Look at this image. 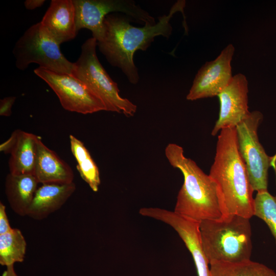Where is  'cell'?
I'll return each instance as SVG.
<instances>
[{"instance_id": "13", "label": "cell", "mask_w": 276, "mask_h": 276, "mask_svg": "<svg viewBox=\"0 0 276 276\" xmlns=\"http://www.w3.org/2000/svg\"><path fill=\"white\" fill-rule=\"evenodd\" d=\"M34 176L42 184H69L73 182L74 177L71 167L47 147L40 137L37 142Z\"/></svg>"}, {"instance_id": "21", "label": "cell", "mask_w": 276, "mask_h": 276, "mask_svg": "<svg viewBox=\"0 0 276 276\" xmlns=\"http://www.w3.org/2000/svg\"><path fill=\"white\" fill-rule=\"evenodd\" d=\"M14 96L6 97L0 101V115L9 117L11 114V108L15 101Z\"/></svg>"}, {"instance_id": "20", "label": "cell", "mask_w": 276, "mask_h": 276, "mask_svg": "<svg viewBox=\"0 0 276 276\" xmlns=\"http://www.w3.org/2000/svg\"><path fill=\"white\" fill-rule=\"evenodd\" d=\"M254 216L267 224L276 243V199L267 191L257 192L254 198Z\"/></svg>"}, {"instance_id": "22", "label": "cell", "mask_w": 276, "mask_h": 276, "mask_svg": "<svg viewBox=\"0 0 276 276\" xmlns=\"http://www.w3.org/2000/svg\"><path fill=\"white\" fill-rule=\"evenodd\" d=\"M12 228L10 225L6 213V206L2 202H0V235L10 231Z\"/></svg>"}, {"instance_id": "17", "label": "cell", "mask_w": 276, "mask_h": 276, "mask_svg": "<svg viewBox=\"0 0 276 276\" xmlns=\"http://www.w3.org/2000/svg\"><path fill=\"white\" fill-rule=\"evenodd\" d=\"M211 276H276L266 265L250 260L239 262L215 261L210 263Z\"/></svg>"}, {"instance_id": "24", "label": "cell", "mask_w": 276, "mask_h": 276, "mask_svg": "<svg viewBox=\"0 0 276 276\" xmlns=\"http://www.w3.org/2000/svg\"><path fill=\"white\" fill-rule=\"evenodd\" d=\"M45 2V0H26L24 5L27 9L32 10L41 7Z\"/></svg>"}, {"instance_id": "10", "label": "cell", "mask_w": 276, "mask_h": 276, "mask_svg": "<svg viewBox=\"0 0 276 276\" xmlns=\"http://www.w3.org/2000/svg\"><path fill=\"white\" fill-rule=\"evenodd\" d=\"M234 52V47L229 44L216 59L201 67L187 96V100L217 96L228 85L233 77L231 61Z\"/></svg>"}, {"instance_id": "23", "label": "cell", "mask_w": 276, "mask_h": 276, "mask_svg": "<svg viewBox=\"0 0 276 276\" xmlns=\"http://www.w3.org/2000/svg\"><path fill=\"white\" fill-rule=\"evenodd\" d=\"M17 134L18 129L14 130L8 139L0 145V151L5 154L10 153L16 143Z\"/></svg>"}, {"instance_id": "2", "label": "cell", "mask_w": 276, "mask_h": 276, "mask_svg": "<svg viewBox=\"0 0 276 276\" xmlns=\"http://www.w3.org/2000/svg\"><path fill=\"white\" fill-rule=\"evenodd\" d=\"M209 176L216 184L224 217L254 216V191L238 150L236 127L220 131Z\"/></svg>"}, {"instance_id": "26", "label": "cell", "mask_w": 276, "mask_h": 276, "mask_svg": "<svg viewBox=\"0 0 276 276\" xmlns=\"http://www.w3.org/2000/svg\"><path fill=\"white\" fill-rule=\"evenodd\" d=\"M275 197V199H276V197Z\"/></svg>"}, {"instance_id": "18", "label": "cell", "mask_w": 276, "mask_h": 276, "mask_svg": "<svg viewBox=\"0 0 276 276\" xmlns=\"http://www.w3.org/2000/svg\"><path fill=\"white\" fill-rule=\"evenodd\" d=\"M71 152L77 162V169L82 179L94 192H97L101 183L96 164L84 144L74 135H70Z\"/></svg>"}, {"instance_id": "19", "label": "cell", "mask_w": 276, "mask_h": 276, "mask_svg": "<svg viewBox=\"0 0 276 276\" xmlns=\"http://www.w3.org/2000/svg\"><path fill=\"white\" fill-rule=\"evenodd\" d=\"M27 249V242L18 228L0 235V264L8 266L24 261Z\"/></svg>"}, {"instance_id": "16", "label": "cell", "mask_w": 276, "mask_h": 276, "mask_svg": "<svg viewBox=\"0 0 276 276\" xmlns=\"http://www.w3.org/2000/svg\"><path fill=\"white\" fill-rule=\"evenodd\" d=\"M39 138L35 134L18 129L16 143L10 153V173L34 175Z\"/></svg>"}, {"instance_id": "25", "label": "cell", "mask_w": 276, "mask_h": 276, "mask_svg": "<svg viewBox=\"0 0 276 276\" xmlns=\"http://www.w3.org/2000/svg\"><path fill=\"white\" fill-rule=\"evenodd\" d=\"M6 269L2 276H19L14 269V264L6 266Z\"/></svg>"}, {"instance_id": "6", "label": "cell", "mask_w": 276, "mask_h": 276, "mask_svg": "<svg viewBox=\"0 0 276 276\" xmlns=\"http://www.w3.org/2000/svg\"><path fill=\"white\" fill-rule=\"evenodd\" d=\"M15 65L24 71L31 63L56 73L72 75L74 63L61 53L59 44L40 21L30 27L17 40L13 50Z\"/></svg>"}, {"instance_id": "15", "label": "cell", "mask_w": 276, "mask_h": 276, "mask_svg": "<svg viewBox=\"0 0 276 276\" xmlns=\"http://www.w3.org/2000/svg\"><path fill=\"white\" fill-rule=\"evenodd\" d=\"M39 183L33 175L9 173L5 179V191L12 210L20 216H27Z\"/></svg>"}, {"instance_id": "1", "label": "cell", "mask_w": 276, "mask_h": 276, "mask_svg": "<svg viewBox=\"0 0 276 276\" xmlns=\"http://www.w3.org/2000/svg\"><path fill=\"white\" fill-rule=\"evenodd\" d=\"M185 4V1H178L168 14L159 16L155 25L142 27L132 26L130 22L134 20L124 14H108L104 20L103 38L97 41L99 51L110 65L122 71L131 83L137 84L140 77L133 60L135 52L146 51L156 36L168 38L172 32L170 21L175 13H183Z\"/></svg>"}, {"instance_id": "8", "label": "cell", "mask_w": 276, "mask_h": 276, "mask_svg": "<svg viewBox=\"0 0 276 276\" xmlns=\"http://www.w3.org/2000/svg\"><path fill=\"white\" fill-rule=\"evenodd\" d=\"M76 13L77 30H89L97 41L104 34V20L112 13L124 14L134 21L145 25H155V18L131 0H73Z\"/></svg>"}, {"instance_id": "9", "label": "cell", "mask_w": 276, "mask_h": 276, "mask_svg": "<svg viewBox=\"0 0 276 276\" xmlns=\"http://www.w3.org/2000/svg\"><path fill=\"white\" fill-rule=\"evenodd\" d=\"M34 72L52 89L64 109L82 114L106 111L103 101L72 75L58 73L40 67Z\"/></svg>"}, {"instance_id": "5", "label": "cell", "mask_w": 276, "mask_h": 276, "mask_svg": "<svg viewBox=\"0 0 276 276\" xmlns=\"http://www.w3.org/2000/svg\"><path fill=\"white\" fill-rule=\"evenodd\" d=\"M97 40L93 37L81 46V52L74 63L72 75L84 83L104 102L106 111L133 116L137 106L119 95L118 84L110 77L96 53Z\"/></svg>"}, {"instance_id": "3", "label": "cell", "mask_w": 276, "mask_h": 276, "mask_svg": "<svg viewBox=\"0 0 276 276\" xmlns=\"http://www.w3.org/2000/svg\"><path fill=\"white\" fill-rule=\"evenodd\" d=\"M165 155L170 165L182 173L184 181L177 195L176 213L198 222L218 220L224 216L215 183L192 159L186 157L183 148L169 144Z\"/></svg>"}, {"instance_id": "11", "label": "cell", "mask_w": 276, "mask_h": 276, "mask_svg": "<svg viewBox=\"0 0 276 276\" xmlns=\"http://www.w3.org/2000/svg\"><path fill=\"white\" fill-rule=\"evenodd\" d=\"M248 81L241 73L233 76L228 85L217 96L220 103L219 118L212 131L216 135L222 129L236 127L250 113L248 106Z\"/></svg>"}, {"instance_id": "7", "label": "cell", "mask_w": 276, "mask_h": 276, "mask_svg": "<svg viewBox=\"0 0 276 276\" xmlns=\"http://www.w3.org/2000/svg\"><path fill=\"white\" fill-rule=\"evenodd\" d=\"M262 118L261 112L254 111L236 127L238 150L251 187L257 192L267 191L268 170L273 160L259 141L258 128Z\"/></svg>"}, {"instance_id": "12", "label": "cell", "mask_w": 276, "mask_h": 276, "mask_svg": "<svg viewBox=\"0 0 276 276\" xmlns=\"http://www.w3.org/2000/svg\"><path fill=\"white\" fill-rule=\"evenodd\" d=\"M40 23L59 44L74 39L78 31L73 0H52Z\"/></svg>"}, {"instance_id": "4", "label": "cell", "mask_w": 276, "mask_h": 276, "mask_svg": "<svg viewBox=\"0 0 276 276\" xmlns=\"http://www.w3.org/2000/svg\"><path fill=\"white\" fill-rule=\"evenodd\" d=\"M202 248L210 263L239 262L250 260L251 231L249 219L230 215L218 220L199 223Z\"/></svg>"}, {"instance_id": "14", "label": "cell", "mask_w": 276, "mask_h": 276, "mask_svg": "<svg viewBox=\"0 0 276 276\" xmlns=\"http://www.w3.org/2000/svg\"><path fill=\"white\" fill-rule=\"evenodd\" d=\"M73 182L69 184H42L38 188L29 208L27 216L41 220L60 209L76 190Z\"/></svg>"}]
</instances>
